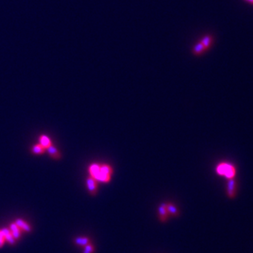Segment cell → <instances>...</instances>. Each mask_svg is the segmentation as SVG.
<instances>
[{"label": "cell", "mask_w": 253, "mask_h": 253, "mask_svg": "<svg viewBox=\"0 0 253 253\" xmlns=\"http://www.w3.org/2000/svg\"><path fill=\"white\" fill-rule=\"evenodd\" d=\"M216 173L217 174L224 176L226 179H234L236 176V168L232 164L228 163H220L216 167Z\"/></svg>", "instance_id": "cell-1"}, {"label": "cell", "mask_w": 253, "mask_h": 253, "mask_svg": "<svg viewBox=\"0 0 253 253\" xmlns=\"http://www.w3.org/2000/svg\"><path fill=\"white\" fill-rule=\"evenodd\" d=\"M113 173V169L108 164H100V174L98 181L101 183H108L111 179Z\"/></svg>", "instance_id": "cell-2"}, {"label": "cell", "mask_w": 253, "mask_h": 253, "mask_svg": "<svg viewBox=\"0 0 253 253\" xmlns=\"http://www.w3.org/2000/svg\"><path fill=\"white\" fill-rule=\"evenodd\" d=\"M237 193V183L235 179H231L228 180V187H227V194L229 198H234Z\"/></svg>", "instance_id": "cell-3"}, {"label": "cell", "mask_w": 253, "mask_h": 253, "mask_svg": "<svg viewBox=\"0 0 253 253\" xmlns=\"http://www.w3.org/2000/svg\"><path fill=\"white\" fill-rule=\"evenodd\" d=\"M86 185H87V190L91 195H96L98 191V186H97V181L93 179L92 177H88L86 179Z\"/></svg>", "instance_id": "cell-4"}, {"label": "cell", "mask_w": 253, "mask_h": 253, "mask_svg": "<svg viewBox=\"0 0 253 253\" xmlns=\"http://www.w3.org/2000/svg\"><path fill=\"white\" fill-rule=\"evenodd\" d=\"M100 170V164H92L89 168V172H90L91 177L96 179V181H98V179H99Z\"/></svg>", "instance_id": "cell-5"}, {"label": "cell", "mask_w": 253, "mask_h": 253, "mask_svg": "<svg viewBox=\"0 0 253 253\" xmlns=\"http://www.w3.org/2000/svg\"><path fill=\"white\" fill-rule=\"evenodd\" d=\"M159 211V220L162 222H165L167 219H168V215L169 213L167 210V206H166V203H162L158 209Z\"/></svg>", "instance_id": "cell-6"}, {"label": "cell", "mask_w": 253, "mask_h": 253, "mask_svg": "<svg viewBox=\"0 0 253 253\" xmlns=\"http://www.w3.org/2000/svg\"><path fill=\"white\" fill-rule=\"evenodd\" d=\"M1 231L4 234V237L5 241H7L10 245H14L15 242H16V240L14 239L12 232L10 231V229L8 228H4L1 229Z\"/></svg>", "instance_id": "cell-7"}, {"label": "cell", "mask_w": 253, "mask_h": 253, "mask_svg": "<svg viewBox=\"0 0 253 253\" xmlns=\"http://www.w3.org/2000/svg\"><path fill=\"white\" fill-rule=\"evenodd\" d=\"M9 229H10V231H11V232H12V234H13V236L15 240H18V239L21 237V229L17 226V224H15V222H14V223H12V224H10V228H9Z\"/></svg>", "instance_id": "cell-8"}, {"label": "cell", "mask_w": 253, "mask_h": 253, "mask_svg": "<svg viewBox=\"0 0 253 253\" xmlns=\"http://www.w3.org/2000/svg\"><path fill=\"white\" fill-rule=\"evenodd\" d=\"M15 224H17L21 230H23L25 232H30L31 231L30 225L29 224H27L26 222H25L23 220H21V219H17L16 221H15Z\"/></svg>", "instance_id": "cell-9"}, {"label": "cell", "mask_w": 253, "mask_h": 253, "mask_svg": "<svg viewBox=\"0 0 253 253\" xmlns=\"http://www.w3.org/2000/svg\"><path fill=\"white\" fill-rule=\"evenodd\" d=\"M46 150L48 151V153H49L50 156L52 158H54V159H58L61 158V154L59 153L58 149H57L54 145H51L46 149Z\"/></svg>", "instance_id": "cell-10"}, {"label": "cell", "mask_w": 253, "mask_h": 253, "mask_svg": "<svg viewBox=\"0 0 253 253\" xmlns=\"http://www.w3.org/2000/svg\"><path fill=\"white\" fill-rule=\"evenodd\" d=\"M166 206H167V210H168L169 215H171L174 216V217L179 216V211L174 204L166 203Z\"/></svg>", "instance_id": "cell-11"}, {"label": "cell", "mask_w": 253, "mask_h": 253, "mask_svg": "<svg viewBox=\"0 0 253 253\" xmlns=\"http://www.w3.org/2000/svg\"><path fill=\"white\" fill-rule=\"evenodd\" d=\"M75 244L81 247H85L89 243H91V241L87 237H76L74 240Z\"/></svg>", "instance_id": "cell-12"}, {"label": "cell", "mask_w": 253, "mask_h": 253, "mask_svg": "<svg viewBox=\"0 0 253 253\" xmlns=\"http://www.w3.org/2000/svg\"><path fill=\"white\" fill-rule=\"evenodd\" d=\"M201 44H202L204 47H205L206 50H207L212 45L213 36H212L211 35H206L201 40Z\"/></svg>", "instance_id": "cell-13"}, {"label": "cell", "mask_w": 253, "mask_h": 253, "mask_svg": "<svg viewBox=\"0 0 253 253\" xmlns=\"http://www.w3.org/2000/svg\"><path fill=\"white\" fill-rule=\"evenodd\" d=\"M205 51H206L205 47H204L203 45L201 44V42L200 41L199 43H197V44L194 46V48H193V50H192V53H193V54H195V55H201V54H203Z\"/></svg>", "instance_id": "cell-14"}, {"label": "cell", "mask_w": 253, "mask_h": 253, "mask_svg": "<svg viewBox=\"0 0 253 253\" xmlns=\"http://www.w3.org/2000/svg\"><path fill=\"white\" fill-rule=\"evenodd\" d=\"M40 144L43 145V146L45 148V150L47 149L49 146L52 145L50 138L47 137V136H45V135H42L41 137H40Z\"/></svg>", "instance_id": "cell-15"}, {"label": "cell", "mask_w": 253, "mask_h": 253, "mask_svg": "<svg viewBox=\"0 0 253 253\" xmlns=\"http://www.w3.org/2000/svg\"><path fill=\"white\" fill-rule=\"evenodd\" d=\"M32 152H33L34 154H43L45 151L46 150L45 148L42 145H40V143L39 144H37V145H34L33 147H32Z\"/></svg>", "instance_id": "cell-16"}, {"label": "cell", "mask_w": 253, "mask_h": 253, "mask_svg": "<svg viewBox=\"0 0 253 253\" xmlns=\"http://www.w3.org/2000/svg\"><path fill=\"white\" fill-rule=\"evenodd\" d=\"M95 251V247L91 243H89L86 246H85V250L83 253H93Z\"/></svg>", "instance_id": "cell-17"}, {"label": "cell", "mask_w": 253, "mask_h": 253, "mask_svg": "<svg viewBox=\"0 0 253 253\" xmlns=\"http://www.w3.org/2000/svg\"><path fill=\"white\" fill-rule=\"evenodd\" d=\"M4 242H5L4 237V234H3V232H2L1 229H0V247H2L4 246Z\"/></svg>", "instance_id": "cell-18"}, {"label": "cell", "mask_w": 253, "mask_h": 253, "mask_svg": "<svg viewBox=\"0 0 253 253\" xmlns=\"http://www.w3.org/2000/svg\"><path fill=\"white\" fill-rule=\"evenodd\" d=\"M246 1H247V2H249V3H252V4H253V0H246Z\"/></svg>", "instance_id": "cell-19"}]
</instances>
